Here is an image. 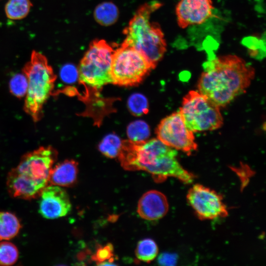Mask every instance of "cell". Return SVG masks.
<instances>
[{"label":"cell","instance_id":"cell-13","mask_svg":"<svg viewBox=\"0 0 266 266\" xmlns=\"http://www.w3.org/2000/svg\"><path fill=\"white\" fill-rule=\"evenodd\" d=\"M168 209V203L166 197L156 190L146 192L140 199L137 205L139 216L148 220H157L163 218Z\"/></svg>","mask_w":266,"mask_h":266},{"label":"cell","instance_id":"cell-10","mask_svg":"<svg viewBox=\"0 0 266 266\" xmlns=\"http://www.w3.org/2000/svg\"><path fill=\"white\" fill-rule=\"evenodd\" d=\"M187 200L200 219L212 220L228 214L222 196L203 185H194L188 191Z\"/></svg>","mask_w":266,"mask_h":266},{"label":"cell","instance_id":"cell-1","mask_svg":"<svg viewBox=\"0 0 266 266\" xmlns=\"http://www.w3.org/2000/svg\"><path fill=\"white\" fill-rule=\"evenodd\" d=\"M198 91L218 107L244 93L255 77L254 68L235 55L219 56L206 62Z\"/></svg>","mask_w":266,"mask_h":266},{"label":"cell","instance_id":"cell-21","mask_svg":"<svg viewBox=\"0 0 266 266\" xmlns=\"http://www.w3.org/2000/svg\"><path fill=\"white\" fill-rule=\"evenodd\" d=\"M19 257L17 247L13 243L2 240L0 242V265L10 266L14 265Z\"/></svg>","mask_w":266,"mask_h":266},{"label":"cell","instance_id":"cell-2","mask_svg":"<svg viewBox=\"0 0 266 266\" xmlns=\"http://www.w3.org/2000/svg\"><path fill=\"white\" fill-rule=\"evenodd\" d=\"M57 156V150L50 145L24 155L7 175L6 186L10 195L28 200L39 198L49 185L50 171Z\"/></svg>","mask_w":266,"mask_h":266},{"label":"cell","instance_id":"cell-15","mask_svg":"<svg viewBox=\"0 0 266 266\" xmlns=\"http://www.w3.org/2000/svg\"><path fill=\"white\" fill-rule=\"evenodd\" d=\"M21 228L18 218L8 211H0V240H8L15 237Z\"/></svg>","mask_w":266,"mask_h":266},{"label":"cell","instance_id":"cell-24","mask_svg":"<svg viewBox=\"0 0 266 266\" xmlns=\"http://www.w3.org/2000/svg\"><path fill=\"white\" fill-rule=\"evenodd\" d=\"M113 249L112 245L109 243L100 247L93 256L92 259L99 265H115L113 263Z\"/></svg>","mask_w":266,"mask_h":266},{"label":"cell","instance_id":"cell-7","mask_svg":"<svg viewBox=\"0 0 266 266\" xmlns=\"http://www.w3.org/2000/svg\"><path fill=\"white\" fill-rule=\"evenodd\" d=\"M179 112L187 128L193 133L215 130L223 123L220 107L198 91L187 94Z\"/></svg>","mask_w":266,"mask_h":266},{"label":"cell","instance_id":"cell-11","mask_svg":"<svg viewBox=\"0 0 266 266\" xmlns=\"http://www.w3.org/2000/svg\"><path fill=\"white\" fill-rule=\"evenodd\" d=\"M212 0H179L175 7L178 26L181 29L202 24L213 15Z\"/></svg>","mask_w":266,"mask_h":266},{"label":"cell","instance_id":"cell-8","mask_svg":"<svg viewBox=\"0 0 266 266\" xmlns=\"http://www.w3.org/2000/svg\"><path fill=\"white\" fill-rule=\"evenodd\" d=\"M152 69L146 58L133 47L122 43L114 50L111 66L113 84L122 86L136 85Z\"/></svg>","mask_w":266,"mask_h":266},{"label":"cell","instance_id":"cell-20","mask_svg":"<svg viewBox=\"0 0 266 266\" xmlns=\"http://www.w3.org/2000/svg\"><path fill=\"white\" fill-rule=\"evenodd\" d=\"M122 141L115 134L106 135L100 142L99 149L105 156L113 158L118 156Z\"/></svg>","mask_w":266,"mask_h":266},{"label":"cell","instance_id":"cell-17","mask_svg":"<svg viewBox=\"0 0 266 266\" xmlns=\"http://www.w3.org/2000/svg\"><path fill=\"white\" fill-rule=\"evenodd\" d=\"M32 4L30 0H8L5 6L7 18L11 20H20L29 14Z\"/></svg>","mask_w":266,"mask_h":266},{"label":"cell","instance_id":"cell-16","mask_svg":"<svg viewBox=\"0 0 266 266\" xmlns=\"http://www.w3.org/2000/svg\"><path fill=\"white\" fill-rule=\"evenodd\" d=\"M119 16L116 5L112 2H103L95 9L94 16L96 21L102 26H110L115 23Z\"/></svg>","mask_w":266,"mask_h":266},{"label":"cell","instance_id":"cell-14","mask_svg":"<svg viewBox=\"0 0 266 266\" xmlns=\"http://www.w3.org/2000/svg\"><path fill=\"white\" fill-rule=\"evenodd\" d=\"M77 163L66 160L53 166L51 170L49 184L61 187H70L75 183L78 173Z\"/></svg>","mask_w":266,"mask_h":266},{"label":"cell","instance_id":"cell-4","mask_svg":"<svg viewBox=\"0 0 266 266\" xmlns=\"http://www.w3.org/2000/svg\"><path fill=\"white\" fill-rule=\"evenodd\" d=\"M177 152L157 138L140 144L134 157V166L137 170L146 171L158 182L168 177L175 178L185 183H192L195 176L186 170L178 162Z\"/></svg>","mask_w":266,"mask_h":266},{"label":"cell","instance_id":"cell-3","mask_svg":"<svg viewBox=\"0 0 266 266\" xmlns=\"http://www.w3.org/2000/svg\"><path fill=\"white\" fill-rule=\"evenodd\" d=\"M162 6L161 2L155 0L144 3L137 10L124 31L126 38L123 43L140 52L153 69L166 50V41L160 25L150 21L151 14Z\"/></svg>","mask_w":266,"mask_h":266},{"label":"cell","instance_id":"cell-25","mask_svg":"<svg viewBox=\"0 0 266 266\" xmlns=\"http://www.w3.org/2000/svg\"><path fill=\"white\" fill-rule=\"evenodd\" d=\"M60 74L61 79L67 83L74 82L78 77L77 69L74 65L70 64L62 67Z\"/></svg>","mask_w":266,"mask_h":266},{"label":"cell","instance_id":"cell-26","mask_svg":"<svg viewBox=\"0 0 266 266\" xmlns=\"http://www.w3.org/2000/svg\"><path fill=\"white\" fill-rule=\"evenodd\" d=\"M175 254L169 253H162L158 258V263L163 266H174L177 262Z\"/></svg>","mask_w":266,"mask_h":266},{"label":"cell","instance_id":"cell-19","mask_svg":"<svg viewBox=\"0 0 266 266\" xmlns=\"http://www.w3.org/2000/svg\"><path fill=\"white\" fill-rule=\"evenodd\" d=\"M127 134L129 140L135 142H143L146 141L150 135L149 127L143 121H135L129 125Z\"/></svg>","mask_w":266,"mask_h":266},{"label":"cell","instance_id":"cell-12","mask_svg":"<svg viewBox=\"0 0 266 266\" xmlns=\"http://www.w3.org/2000/svg\"><path fill=\"white\" fill-rule=\"evenodd\" d=\"M39 197V212L46 219H54L65 216L71 210L69 197L60 186L47 185Z\"/></svg>","mask_w":266,"mask_h":266},{"label":"cell","instance_id":"cell-5","mask_svg":"<svg viewBox=\"0 0 266 266\" xmlns=\"http://www.w3.org/2000/svg\"><path fill=\"white\" fill-rule=\"evenodd\" d=\"M22 71L28 81L24 109L37 122L43 116V106L52 94L56 75L46 57L34 50Z\"/></svg>","mask_w":266,"mask_h":266},{"label":"cell","instance_id":"cell-9","mask_svg":"<svg viewBox=\"0 0 266 266\" xmlns=\"http://www.w3.org/2000/svg\"><path fill=\"white\" fill-rule=\"evenodd\" d=\"M157 138L168 146L190 155L198 148L194 133L185 125L179 111L164 118L156 129Z\"/></svg>","mask_w":266,"mask_h":266},{"label":"cell","instance_id":"cell-6","mask_svg":"<svg viewBox=\"0 0 266 266\" xmlns=\"http://www.w3.org/2000/svg\"><path fill=\"white\" fill-rule=\"evenodd\" d=\"M114 51L104 40H96L81 59L78 69L79 80L94 89L112 83L111 66Z\"/></svg>","mask_w":266,"mask_h":266},{"label":"cell","instance_id":"cell-18","mask_svg":"<svg viewBox=\"0 0 266 266\" xmlns=\"http://www.w3.org/2000/svg\"><path fill=\"white\" fill-rule=\"evenodd\" d=\"M158 253L156 242L152 239L146 238L139 241L136 248V256L140 260L150 262L153 260Z\"/></svg>","mask_w":266,"mask_h":266},{"label":"cell","instance_id":"cell-22","mask_svg":"<svg viewBox=\"0 0 266 266\" xmlns=\"http://www.w3.org/2000/svg\"><path fill=\"white\" fill-rule=\"evenodd\" d=\"M10 93L18 98L24 97L27 93L28 81L24 73H16L10 79L9 81Z\"/></svg>","mask_w":266,"mask_h":266},{"label":"cell","instance_id":"cell-23","mask_svg":"<svg viewBox=\"0 0 266 266\" xmlns=\"http://www.w3.org/2000/svg\"><path fill=\"white\" fill-rule=\"evenodd\" d=\"M128 104L130 111L134 115L140 116L148 111L147 100L142 94L132 95L128 100Z\"/></svg>","mask_w":266,"mask_h":266}]
</instances>
